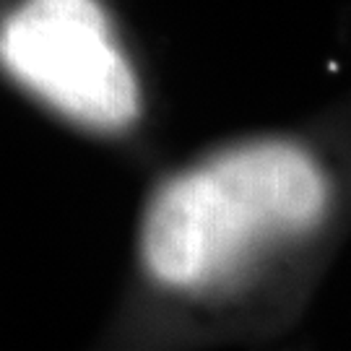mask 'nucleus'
I'll use <instances>...</instances> for the list:
<instances>
[{"label":"nucleus","mask_w":351,"mask_h":351,"mask_svg":"<svg viewBox=\"0 0 351 351\" xmlns=\"http://www.w3.org/2000/svg\"><path fill=\"white\" fill-rule=\"evenodd\" d=\"M343 190L310 138L258 133L182 164L151 193L138 258L154 287L226 313L330 237Z\"/></svg>","instance_id":"1"},{"label":"nucleus","mask_w":351,"mask_h":351,"mask_svg":"<svg viewBox=\"0 0 351 351\" xmlns=\"http://www.w3.org/2000/svg\"><path fill=\"white\" fill-rule=\"evenodd\" d=\"M0 63L86 130L125 133L141 120L138 73L99 0H24L0 26Z\"/></svg>","instance_id":"2"}]
</instances>
